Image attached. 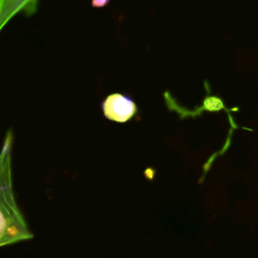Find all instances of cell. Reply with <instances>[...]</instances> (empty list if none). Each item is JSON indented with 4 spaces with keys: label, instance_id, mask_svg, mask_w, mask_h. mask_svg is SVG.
Wrapping results in <instances>:
<instances>
[{
    "label": "cell",
    "instance_id": "3957f363",
    "mask_svg": "<svg viewBox=\"0 0 258 258\" xmlns=\"http://www.w3.org/2000/svg\"><path fill=\"white\" fill-rule=\"evenodd\" d=\"M110 2V0H92V6L93 7H97V8H101L106 6L108 3Z\"/></svg>",
    "mask_w": 258,
    "mask_h": 258
},
{
    "label": "cell",
    "instance_id": "6da1fadb",
    "mask_svg": "<svg viewBox=\"0 0 258 258\" xmlns=\"http://www.w3.org/2000/svg\"><path fill=\"white\" fill-rule=\"evenodd\" d=\"M105 116L116 122H126L136 112V106L129 98L120 94L110 95L103 103Z\"/></svg>",
    "mask_w": 258,
    "mask_h": 258
},
{
    "label": "cell",
    "instance_id": "7a4b0ae2",
    "mask_svg": "<svg viewBox=\"0 0 258 258\" xmlns=\"http://www.w3.org/2000/svg\"><path fill=\"white\" fill-rule=\"evenodd\" d=\"M38 0H0V25L3 27L15 15L23 13L34 14L37 10Z\"/></svg>",
    "mask_w": 258,
    "mask_h": 258
}]
</instances>
